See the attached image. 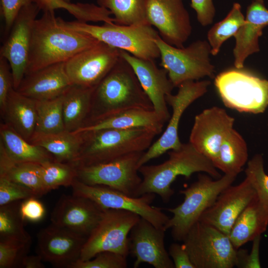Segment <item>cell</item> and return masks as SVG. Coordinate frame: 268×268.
<instances>
[{
  "label": "cell",
  "mask_w": 268,
  "mask_h": 268,
  "mask_svg": "<svg viewBox=\"0 0 268 268\" xmlns=\"http://www.w3.org/2000/svg\"><path fill=\"white\" fill-rule=\"evenodd\" d=\"M54 11H43L34 22L25 75L66 62L100 42L90 35L67 27L62 18L55 16Z\"/></svg>",
  "instance_id": "obj_1"
},
{
  "label": "cell",
  "mask_w": 268,
  "mask_h": 268,
  "mask_svg": "<svg viewBox=\"0 0 268 268\" xmlns=\"http://www.w3.org/2000/svg\"><path fill=\"white\" fill-rule=\"evenodd\" d=\"M134 109L153 110L132 67L120 56L94 88L89 114L83 127Z\"/></svg>",
  "instance_id": "obj_2"
},
{
  "label": "cell",
  "mask_w": 268,
  "mask_h": 268,
  "mask_svg": "<svg viewBox=\"0 0 268 268\" xmlns=\"http://www.w3.org/2000/svg\"><path fill=\"white\" fill-rule=\"evenodd\" d=\"M168 158L157 165L139 167L142 182L135 197L147 193L158 195L164 203L169 201L174 192L171 184L179 176L187 179L196 172H204L212 178L221 177L212 161L199 152L189 142L168 152Z\"/></svg>",
  "instance_id": "obj_3"
},
{
  "label": "cell",
  "mask_w": 268,
  "mask_h": 268,
  "mask_svg": "<svg viewBox=\"0 0 268 268\" xmlns=\"http://www.w3.org/2000/svg\"><path fill=\"white\" fill-rule=\"evenodd\" d=\"M75 167L108 162L125 155L145 151L157 135L145 128L105 129L84 132Z\"/></svg>",
  "instance_id": "obj_4"
},
{
  "label": "cell",
  "mask_w": 268,
  "mask_h": 268,
  "mask_svg": "<svg viewBox=\"0 0 268 268\" xmlns=\"http://www.w3.org/2000/svg\"><path fill=\"white\" fill-rule=\"evenodd\" d=\"M236 177L224 174L213 180L209 175L200 174L196 182L180 191L184 196L183 201L175 207L167 209L173 216L164 225V229H171L174 240L183 241L192 226L214 203L221 192L232 185Z\"/></svg>",
  "instance_id": "obj_5"
},
{
  "label": "cell",
  "mask_w": 268,
  "mask_h": 268,
  "mask_svg": "<svg viewBox=\"0 0 268 268\" xmlns=\"http://www.w3.org/2000/svg\"><path fill=\"white\" fill-rule=\"evenodd\" d=\"M64 23L70 28L90 35L100 42L136 57L152 60L160 57L155 42L159 33L148 23L122 25L104 23L96 25L78 20H64Z\"/></svg>",
  "instance_id": "obj_6"
},
{
  "label": "cell",
  "mask_w": 268,
  "mask_h": 268,
  "mask_svg": "<svg viewBox=\"0 0 268 268\" xmlns=\"http://www.w3.org/2000/svg\"><path fill=\"white\" fill-rule=\"evenodd\" d=\"M214 85L229 108L258 114L268 107V80L244 67L222 71L214 77Z\"/></svg>",
  "instance_id": "obj_7"
},
{
  "label": "cell",
  "mask_w": 268,
  "mask_h": 268,
  "mask_svg": "<svg viewBox=\"0 0 268 268\" xmlns=\"http://www.w3.org/2000/svg\"><path fill=\"white\" fill-rule=\"evenodd\" d=\"M155 42L159 50L161 65L174 87L187 81L215 77V67L210 58L211 49L207 40H198L182 48L168 44L160 36Z\"/></svg>",
  "instance_id": "obj_8"
},
{
  "label": "cell",
  "mask_w": 268,
  "mask_h": 268,
  "mask_svg": "<svg viewBox=\"0 0 268 268\" xmlns=\"http://www.w3.org/2000/svg\"><path fill=\"white\" fill-rule=\"evenodd\" d=\"M195 268H232L236 266L237 251L229 236L198 221L182 241Z\"/></svg>",
  "instance_id": "obj_9"
},
{
  "label": "cell",
  "mask_w": 268,
  "mask_h": 268,
  "mask_svg": "<svg viewBox=\"0 0 268 268\" xmlns=\"http://www.w3.org/2000/svg\"><path fill=\"white\" fill-rule=\"evenodd\" d=\"M140 217L127 210L106 209L101 220L87 237L78 260L91 259L103 251L127 257L130 254L129 234Z\"/></svg>",
  "instance_id": "obj_10"
},
{
  "label": "cell",
  "mask_w": 268,
  "mask_h": 268,
  "mask_svg": "<svg viewBox=\"0 0 268 268\" xmlns=\"http://www.w3.org/2000/svg\"><path fill=\"white\" fill-rule=\"evenodd\" d=\"M71 187L72 194L88 198L104 209L131 211L157 228H164L169 217L162 208L152 206L155 194L147 193L138 197L128 195L110 187L85 184L76 178Z\"/></svg>",
  "instance_id": "obj_11"
},
{
  "label": "cell",
  "mask_w": 268,
  "mask_h": 268,
  "mask_svg": "<svg viewBox=\"0 0 268 268\" xmlns=\"http://www.w3.org/2000/svg\"><path fill=\"white\" fill-rule=\"evenodd\" d=\"M144 152H133L108 162L75 167L76 178L88 185L105 186L135 197L142 182L138 163Z\"/></svg>",
  "instance_id": "obj_12"
},
{
  "label": "cell",
  "mask_w": 268,
  "mask_h": 268,
  "mask_svg": "<svg viewBox=\"0 0 268 268\" xmlns=\"http://www.w3.org/2000/svg\"><path fill=\"white\" fill-rule=\"evenodd\" d=\"M210 84V81L208 80L187 81L178 87L176 94L166 95V101L172 108V114L161 136L143 153L138 163L139 168L166 151L181 147L182 143L178 135L181 118L191 104L206 93Z\"/></svg>",
  "instance_id": "obj_13"
},
{
  "label": "cell",
  "mask_w": 268,
  "mask_h": 268,
  "mask_svg": "<svg viewBox=\"0 0 268 268\" xmlns=\"http://www.w3.org/2000/svg\"><path fill=\"white\" fill-rule=\"evenodd\" d=\"M40 10L33 2L23 7L0 49V56L6 59L10 65L15 89L25 75L32 29Z\"/></svg>",
  "instance_id": "obj_14"
},
{
  "label": "cell",
  "mask_w": 268,
  "mask_h": 268,
  "mask_svg": "<svg viewBox=\"0 0 268 268\" xmlns=\"http://www.w3.org/2000/svg\"><path fill=\"white\" fill-rule=\"evenodd\" d=\"M147 22L168 44L184 47L192 33L189 13L183 0H145Z\"/></svg>",
  "instance_id": "obj_15"
},
{
  "label": "cell",
  "mask_w": 268,
  "mask_h": 268,
  "mask_svg": "<svg viewBox=\"0 0 268 268\" xmlns=\"http://www.w3.org/2000/svg\"><path fill=\"white\" fill-rule=\"evenodd\" d=\"M120 57L119 49L100 42L67 61L66 71L72 84L94 88L112 68Z\"/></svg>",
  "instance_id": "obj_16"
},
{
  "label": "cell",
  "mask_w": 268,
  "mask_h": 268,
  "mask_svg": "<svg viewBox=\"0 0 268 268\" xmlns=\"http://www.w3.org/2000/svg\"><path fill=\"white\" fill-rule=\"evenodd\" d=\"M234 121L223 108L206 109L195 116L189 142L213 163L223 140L234 129Z\"/></svg>",
  "instance_id": "obj_17"
},
{
  "label": "cell",
  "mask_w": 268,
  "mask_h": 268,
  "mask_svg": "<svg viewBox=\"0 0 268 268\" xmlns=\"http://www.w3.org/2000/svg\"><path fill=\"white\" fill-rule=\"evenodd\" d=\"M106 209L88 198L63 195L52 211L51 221L55 225L88 237Z\"/></svg>",
  "instance_id": "obj_18"
},
{
  "label": "cell",
  "mask_w": 268,
  "mask_h": 268,
  "mask_svg": "<svg viewBox=\"0 0 268 268\" xmlns=\"http://www.w3.org/2000/svg\"><path fill=\"white\" fill-rule=\"evenodd\" d=\"M87 238L52 223L37 234L38 254L56 267L69 268L79 259Z\"/></svg>",
  "instance_id": "obj_19"
},
{
  "label": "cell",
  "mask_w": 268,
  "mask_h": 268,
  "mask_svg": "<svg viewBox=\"0 0 268 268\" xmlns=\"http://www.w3.org/2000/svg\"><path fill=\"white\" fill-rule=\"evenodd\" d=\"M256 196L254 189L245 178L238 185H231L221 192L199 221L229 235L237 218Z\"/></svg>",
  "instance_id": "obj_20"
},
{
  "label": "cell",
  "mask_w": 268,
  "mask_h": 268,
  "mask_svg": "<svg viewBox=\"0 0 268 268\" xmlns=\"http://www.w3.org/2000/svg\"><path fill=\"white\" fill-rule=\"evenodd\" d=\"M164 228H157L140 217L130 233V253L135 258L134 268L147 263L155 268H174L164 244Z\"/></svg>",
  "instance_id": "obj_21"
},
{
  "label": "cell",
  "mask_w": 268,
  "mask_h": 268,
  "mask_svg": "<svg viewBox=\"0 0 268 268\" xmlns=\"http://www.w3.org/2000/svg\"><path fill=\"white\" fill-rule=\"evenodd\" d=\"M120 50V56L131 66L137 79L150 100L154 111L165 122L169 120L166 96L172 93L174 86L167 70L157 67L154 60L134 56Z\"/></svg>",
  "instance_id": "obj_22"
},
{
  "label": "cell",
  "mask_w": 268,
  "mask_h": 268,
  "mask_svg": "<svg viewBox=\"0 0 268 268\" xmlns=\"http://www.w3.org/2000/svg\"><path fill=\"white\" fill-rule=\"evenodd\" d=\"M71 85L65 62H61L25 75L15 90L26 97L41 101L62 96Z\"/></svg>",
  "instance_id": "obj_23"
},
{
  "label": "cell",
  "mask_w": 268,
  "mask_h": 268,
  "mask_svg": "<svg viewBox=\"0 0 268 268\" xmlns=\"http://www.w3.org/2000/svg\"><path fill=\"white\" fill-rule=\"evenodd\" d=\"M268 26V9L263 0H253L246 10L245 22L233 36L235 45L233 50L234 67H244L246 59L260 51L259 39Z\"/></svg>",
  "instance_id": "obj_24"
},
{
  "label": "cell",
  "mask_w": 268,
  "mask_h": 268,
  "mask_svg": "<svg viewBox=\"0 0 268 268\" xmlns=\"http://www.w3.org/2000/svg\"><path fill=\"white\" fill-rule=\"evenodd\" d=\"M37 115L36 100L20 94L12 87L1 115L4 123L30 141L35 132Z\"/></svg>",
  "instance_id": "obj_25"
},
{
  "label": "cell",
  "mask_w": 268,
  "mask_h": 268,
  "mask_svg": "<svg viewBox=\"0 0 268 268\" xmlns=\"http://www.w3.org/2000/svg\"><path fill=\"white\" fill-rule=\"evenodd\" d=\"M268 225V209L256 196L237 218L228 236L234 247L238 249L261 236Z\"/></svg>",
  "instance_id": "obj_26"
},
{
  "label": "cell",
  "mask_w": 268,
  "mask_h": 268,
  "mask_svg": "<svg viewBox=\"0 0 268 268\" xmlns=\"http://www.w3.org/2000/svg\"><path fill=\"white\" fill-rule=\"evenodd\" d=\"M165 123L154 110L134 109L93 123L74 132L82 133L105 129L145 128L153 131L157 135L162 131Z\"/></svg>",
  "instance_id": "obj_27"
},
{
  "label": "cell",
  "mask_w": 268,
  "mask_h": 268,
  "mask_svg": "<svg viewBox=\"0 0 268 268\" xmlns=\"http://www.w3.org/2000/svg\"><path fill=\"white\" fill-rule=\"evenodd\" d=\"M0 144L16 162L42 164L55 160L45 149L26 140L4 122L0 125Z\"/></svg>",
  "instance_id": "obj_28"
},
{
  "label": "cell",
  "mask_w": 268,
  "mask_h": 268,
  "mask_svg": "<svg viewBox=\"0 0 268 268\" xmlns=\"http://www.w3.org/2000/svg\"><path fill=\"white\" fill-rule=\"evenodd\" d=\"M81 133L64 130L49 134H34L30 142L40 146L55 161L72 164L77 157L82 142Z\"/></svg>",
  "instance_id": "obj_29"
},
{
  "label": "cell",
  "mask_w": 268,
  "mask_h": 268,
  "mask_svg": "<svg viewBox=\"0 0 268 268\" xmlns=\"http://www.w3.org/2000/svg\"><path fill=\"white\" fill-rule=\"evenodd\" d=\"M0 176L29 189L37 198L47 193L42 183L40 164L16 162L10 158L1 144Z\"/></svg>",
  "instance_id": "obj_30"
},
{
  "label": "cell",
  "mask_w": 268,
  "mask_h": 268,
  "mask_svg": "<svg viewBox=\"0 0 268 268\" xmlns=\"http://www.w3.org/2000/svg\"><path fill=\"white\" fill-rule=\"evenodd\" d=\"M94 88L72 84L63 94L66 130L74 132L84 126L89 114Z\"/></svg>",
  "instance_id": "obj_31"
},
{
  "label": "cell",
  "mask_w": 268,
  "mask_h": 268,
  "mask_svg": "<svg viewBox=\"0 0 268 268\" xmlns=\"http://www.w3.org/2000/svg\"><path fill=\"white\" fill-rule=\"evenodd\" d=\"M248 157L246 142L243 136L233 129L221 143L217 158L213 164L224 174L237 176L247 162Z\"/></svg>",
  "instance_id": "obj_32"
},
{
  "label": "cell",
  "mask_w": 268,
  "mask_h": 268,
  "mask_svg": "<svg viewBox=\"0 0 268 268\" xmlns=\"http://www.w3.org/2000/svg\"><path fill=\"white\" fill-rule=\"evenodd\" d=\"M245 19L241 5L234 3L227 15L214 24L207 32V41L211 47V55L219 53L223 44L234 36L244 23Z\"/></svg>",
  "instance_id": "obj_33"
},
{
  "label": "cell",
  "mask_w": 268,
  "mask_h": 268,
  "mask_svg": "<svg viewBox=\"0 0 268 268\" xmlns=\"http://www.w3.org/2000/svg\"><path fill=\"white\" fill-rule=\"evenodd\" d=\"M97 2L98 5L108 9L114 15L116 24L133 25L148 23L145 0H97Z\"/></svg>",
  "instance_id": "obj_34"
},
{
  "label": "cell",
  "mask_w": 268,
  "mask_h": 268,
  "mask_svg": "<svg viewBox=\"0 0 268 268\" xmlns=\"http://www.w3.org/2000/svg\"><path fill=\"white\" fill-rule=\"evenodd\" d=\"M63 95L36 100L37 123L35 134L54 133L65 130L63 112Z\"/></svg>",
  "instance_id": "obj_35"
},
{
  "label": "cell",
  "mask_w": 268,
  "mask_h": 268,
  "mask_svg": "<svg viewBox=\"0 0 268 268\" xmlns=\"http://www.w3.org/2000/svg\"><path fill=\"white\" fill-rule=\"evenodd\" d=\"M20 201L0 206V240L31 243L19 211Z\"/></svg>",
  "instance_id": "obj_36"
},
{
  "label": "cell",
  "mask_w": 268,
  "mask_h": 268,
  "mask_svg": "<svg viewBox=\"0 0 268 268\" xmlns=\"http://www.w3.org/2000/svg\"><path fill=\"white\" fill-rule=\"evenodd\" d=\"M42 183L48 192L60 187L71 186L77 177L76 168L71 164L49 161L40 164Z\"/></svg>",
  "instance_id": "obj_37"
},
{
  "label": "cell",
  "mask_w": 268,
  "mask_h": 268,
  "mask_svg": "<svg viewBox=\"0 0 268 268\" xmlns=\"http://www.w3.org/2000/svg\"><path fill=\"white\" fill-rule=\"evenodd\" d=\"M245 172L246 178L254 189L258 199L268 209V175L265 172L262 155H255L248 162Z\"/></svg>",
  "instance_id": "obj_38"
},
{
  "label": "cell",
  "mask_w": 268,
  "mask_h": 268,
  "mask_svg": "<svg viewBox=\"0 0 268 268\" xmlns=\"http://www.w3.org/2000/svg\"><path fill=\"white\" fill-rule=\"evenodd\" d=\"M31 243L0 240V268L20 267Z\"/></svg>",
  "instance_id": "obj_39"
},
{
  "label": "cell",
  "mask_w": 268,
  "mask_h": 268,
  "mask_svg": "<svg viewBox=\"0 0 268 268\" xmlns=\"http://www.w3.org/2000/svg\"><path fill=\"white\" fill-rule=\"evenodd\" d=\"M127 257L117 253L103 251L91 259L84 261L78 260L69 268H126Z\"/></svg>",
  "instance_id": "obj_40"
},
{
  "label": "cell",
  "mask_w": 268,
  "mask_h": 268,
  "mask_svg": "<svg viewBox=\"0 0 268 268\" xmlns=\"http://www.w3.org/2000/svg\"><path fill=\"white\" fill-rule=\"evenodd\" d=\"M36 3L43 11L55 10L63 8L73 15L78 21H85L90 15V6L88 3H72L62 0H30Z\"/></svg>",
  "instance_id": "obj_41"
},
{
  "label": "cell",
  "mask_w": 268,
  "mask_h": 268,
  "mask_svg": "<svg viewBox=\"0 0 268 268\" xmlns=\"http://www.w3.org/2000/svg\"><path fill=\"white\" fill-rule=\"evenodd\" d=\"M31 197H36L29 189L0 176V206Z\"/></svg>",
  "instance_id": "obj_42"
},
{
  "label": "cell",
  "mask_w": 268,
  "mask_h": 268,
  "mask_svg": "<svg viewBox=\"0 0 268 268\" xmlns=\"http://www.w3.org/2000/svg\"><path fill=\"white\" fill-rule=\"evenodd\" d=\"M31 2L30 0H0V11L4 20V31L6 37L20 10Z\"/></svg>",
  "instance_id": "obj_43"
},
{
  "label": "cell",
  "mask_w": 268,
  "mask_h": 268,
  "mask_svg": "<svg viewBox=\"0 0 268 268\" xmlns=\"http://www.w3.org/2000/svg\"><path fill=\"white\" fill-rule=\"evenodd\" d=\"M13 87V76L8 62L0 56V111L4 112L6 100L10 89Z\"/></svg>",
  "instance_id": "obj_44"
},
{
  "label": "cell",
  "mask_w": 268,
  "mask_h": 268,
  "mask_svg": "<svg viewBox=\"0 0 268 268\" xmlns=\"http://www.w3.org/2000/svg\"><path fill=\"white\" fill-rule=\"evenodd\" d=\"M19 211L23 220L38 222L45 214V208L37 198L31 197L23 200L20 203Z\"/></svg>",
  "instance_id": "obj_45"
},
{
  "label": "cell",
  "mask_w": 268,
  "mask_h": 268,
  "mask_svg": "<svg viewBox=\"0 0 268 268\" xmlns=\"http://www.w3.org/2000/svg\"><path fill=\"white\" fill-rule=\"evenodd\" d=\"M191 6L196 12L198 22L202 26L211 24L215 15L213 0H191Z\"/></svg>",
  "instance_id": "obj_46"
},
{
  "label": "cell",
  "mask_w": 268,
  "mask_h": 268,
  "mask_svg": "<svg viewBox=\"0 0 268 268\" xmlns=\"http://www.w3.org/2000/svg\"><path fill=\"white\" fill-rule=\"evenodd\" d=\"M260 240V236L253 240V245L250 254H248V251L246 250H238L237 249L236 266L243 268L261 267L259 259Z\"/></svg>",
  "instance_id": "obj_47"
},
{
  "label": "cell",
  "mask_w": 268,
  "mask_h": 268,
  "mask_svg": "<svg viewBox=\"0 0 268 268\" xmlns=\"http://www.w3.org/2000/svg\"><path fill=\"white\" fill-rule=\"evenodd\" d=\"M168 252L175 268H195L183 244L172 243L169 246Z\"/></svg>",
  "instance_id": "obj_48"
},
{
  "label": "cell",
  "mask_w": 268,
  "mask_h": 268,
  "mask_svg": "<svg viewBox=\"0 0 268 268\" xmlns=\"http://www.w3.org/2000/svg\"><path fill=\"white\" fill-rule=\"evenodd\" d=\"M42 257L38 254L37 255H27L22 259L20 268H44L45 265L42 262Z\"/></svg>",
  "instance_id": "obj_49"
},
{
  "label": "cell",
  "mask_w": 268,
  "mask_h": 268,
  "mask_svg": "<svg viewBox=\"0 0 268 268\" xmlns=\"http://www.w3.org/2000/svg\"><path fill=\"white\" fill-rule=\"evenodd\" d=\"M62 0L66 2L71 3L70 2L71 0Z\"/></svg>",
  "instance_id": "obj_50"
}]
</instances>
